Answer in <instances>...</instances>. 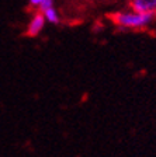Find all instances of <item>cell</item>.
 Masks as SVG:
<instances>
[{
    "label": "cell",
    "instance_id": "3",
    "mask_svg": "<svg viewBox=\"0 0 156 157\" xmlns=\"http://www.w3.org/2000/svg\"><path fill=\"white\" fill-rule=\"evenodd\" d=\"M128 4L135 11L156 16V0H128Z\"/></svg>",
    "mask_w": 156,
    "mask_h": 157
},
{
    "label": "cell",
    "instance_id": "2",
    "mask_svg": "<svg viewBox=\"0 0 156 157\" xmlns=\"http://www.w3.org/2000/svg\"><path fill=\"white\" fill-rule=\"evenodd\" d=\"M45 23L46 20L44 17V14L38 10H35V13L31 16L30 21L27 23V27H26V35L30 36V38H34V36H38L41 34V31L44 29L45 27Z\"/></svg>",
    "mask_w": 156,
    "mask_h": 157
},
{
    "label": "cell",
    "instance_id": "1",
    "mask_svg": "<svg viewBox=\"0 0 156 157\" xmlns=\"http://www.w3.org/2000/svg\"><path fill=\"white\" fill-rule=\"evenodd\" d=\"M155 14L139 13L132 9L128 10H118L110 14V20L113 24L120 29H145L155 21Z\"/></svg>",
    "mask_w": 156,
    "mask_h": 157
},
{
    "label": "cell",
    "instance_id": "5",
    "mask_svg": "<svg viewBox=\"0 0 156 157\" xmlns=\"http://www.w3.org/2000/svg\"><path fill=\"white\" fill-rule=\"evenodd\" d=\"M54 2L55 0H28V6L34 10H39L41 11L42 9L54 4Z\"/></svg>",
    "mask_w": 156,
    "mask_h": 157
},
{
    "label": "cell",
    "instance_id": "4",
    "mask_svg": "<svg viewBox=\"0 0 156 157\" xmlns=\"http://www.w3.org/2000/svg\"><path fill=\"white\" fill-rule=\"evenodd\" d=\"M38 11H39V10H38ZM41 13L44 14V17H45V20H46V23H49V24H59V21H61L59 11L55 9V6H54V4H51V6L42 9V10H41Z\"/></svg>",
    "mask_w": 156,
    "mask_h": 157
}]
</instances>
